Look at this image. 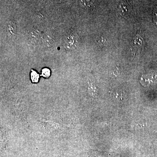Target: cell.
I'll use <instances>...</instances> for the list:
<instances>
[{
    "mask_svg": "<svg viewBox=\"0 0 157 157\" xmlns=\"http://www.w3.org/2000/svg\"><path fill=\"white\" fill-rule=\"evenodd\" d=\"M31 78L32 82L34 83H36L39 81V75L35 70H32L31 73Z\"/></svg>",
    "mask_w": 157,
    "mask_h": 157,
    "instance_id": "4",
    "label": "cell"
},
{
    "mask_svg": "<svg viewBox=\"0 0 157 157\" xmlns=\"http://www.w3.org/2000/svg\"><path fill=\"white\" fill-rule=\"evenodd\" d=\"M7 32L9 36L13 37L16 35V27L15 23L12 21H9L7 26Z\"/></svg>",
    "mask_w": 157,
    "mask_h": 157,
    "instance_id": "2",
    "label": "cell"
},
{
    "mask_svg": "<svg viewBox=\"0 0 157 157\" xmlns=\"http://www.w3.org/2000/svg\"><path fill=\"white\" fill-rule=\"evenodd\" d=\"M79 37L76 31L70 30L64 37V47L67 50L72 51L77 48L78 44Z\"/></svg>",
    "mask_w": 157,
    "mask_h": 157,
    "instance_id": "1",
    "label": "cell"
},
{
    "mask_svg": "<svg viewBox=\"0 0 157 157\" xmlns=\"http://www.w3.org/2000/svg\"><path fill=\"white\" fill-rule=\"evenodd\" d=\"M45 44L47 45H51L53 44L54 39L52 37H50L49 36H45L44 39Z\"/></svg>",
    "mask_w": 157,
    "mask_h": 157,
    "instance_id": "7",
    "label": "cell"
},
{
    "mask_svg": "<svg viewBox=\"0 0 157 157\" xmlns=\"http://www.w3.org/2000/svg\"><path fill=\"white\" fill-rule=\"evenodd\" d=\"M139 36V41L137 42V38H135V42H134V48H135V50L138 51L141 50L142 49V46H143L144 43L143 39L140 38Z\"/></svg>",
    "mask_w": 157,
    "mask_h": 157,
    "instance_id": "3",
    "label": "cell"
},
{
    "mask_svg": "<svg viewBox=\"0 0 157 157\" xmlns=\"http://www.w3.org/2000/svg\"><path fill=\"white\" fill-rule=\"evenodd\" d=\"M113 96H114V98H116L117 100H122L121 94H120L119 93L117 92H115L113 93Z\"/></svg>",
    "mask_w": 157,
    "mask_h": 157,
    "instance_id": "8",
    "label": "cell"
},
{
    "mask_svg": "<svg viewBox=\"0 0 157 157\" xmlns=\"http://www.w3.org/2000/svg\"><path fill=\"white\" fill-rule=\"evenodd\" d=\"M154 21L157 24V8L154 11Z\"/></svg>",
    "mask_w": 157,
    "mask_h": 157,
    "instance_id": "9",
    "label": "cell"
},
{
    "mask_svg": "<svg viewBox=\"0 0 157 157\" xmlns=\"http://www.w3.org/2000/svg\"><path fill=\"white\" fill-rule=\"evenodd\" d=\"M121 72L117 68L114 70H111L109 72V77L112 78H117L120 75Z\"/></svg>",
    "mask_w": 157,
    "mask_h": 157,
    "instance_id": "5",
    "label": "cell"
},
{
    "mask_svg": "<svg viewBox=\"0 0 157 157\" xmlns=\"http://www.w3.org/2000/svg\"><path fill=\"white\" fill-rule=\"evenodd\" d=\"M50 70L48 68H43L42 70V76L45 78H48L50 76Z\"/></svg>",
    "mask_w": 157,
    "mask_h": 157,
    "instance_id": "6",
    "label": "cell"
}]
</instances>
